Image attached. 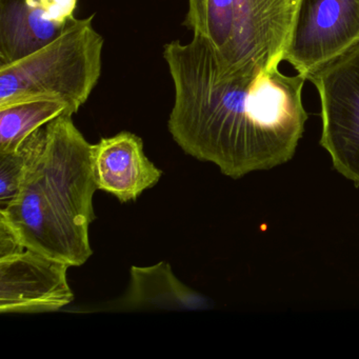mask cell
<instances>
[{
    "instance_id": "277c9868",
    "label": "cell",
    "mask_w": 359,
    "mask_h": 359,
    "mask_svg": "<svg viewBox=\"0 0 359 359\" xmlns=\"http://www.w3.org/2000/svg\"><path fill=\"white\" fill-rule=\"evenodd\" d=\"M297 5L298 0H228L231 41L219 64L222 74L254 77L278 68Z\"/></svg>"
},
{
    "instance_id": "8992f818",
    "label": "cell",
    "mask_w": 359,
    "mask_h": 359,
    "mask_svg": "<svg viewBox=\"0 0 359 359\" xmlns=\"http://www.w3.org/2000/svg\"><path fill=\"white\" fill-rule=\"evenodd\" d=\"M359 43V0H298L283 62L309 79Z\"/></svg>"
},
{
    "instance_id": "30bf717a",
    "label": "cell",
    "mask_w": 359,
    "mask_h": 359,
    "mask_svg": "<svg viewBox=\"0 0 359 359\" xmlns=\"http://www.w3.org/2000/svg\"><path fill=\"white\" fill-rule=\"evenodd\" d=\"M123 304L128 308L195 309L207 306L205 298L178 280L165 262L132 266Z\"/></svg>"
},
{
    "instance_id": "3957f363",
    "label": "cell",
    "mask_w": 359,
    "mask_h": 359,
    "mask_svg": "<svg viewBox=\"0 0 359 359\" xmlns=\"http://www.w3.org/2000/svg\"><path fill=\"white\" fill-rule=\"evenodd\" d=\"M94 16L77 18L62 35L36 51L0 65V108L55 100L73 116L88 102L102 70L104 37Z\"/></svg>"
},
{
    "instance_id": "9c48e42d",
    "label": "cell",
    "mask_w": 359,
    "mask_h": 359,
    "mask_svg": "<svg viewBox=\"0 0 359 359\" xmlns=\"http://www.w3.org/2000/svg\"><path fill=\"white\" fill-rule=\"evenodd\" d=\"M93 170L98 190L112 194L121 203L135 201L163 176V171L147 157L142 138L127 131L94 144Z\"/></svg>"
},
{
    "instance_id": "8fae6325",
    "label": "cell",
    "mask_w": 359,
    "mask_h": 359,
    "mask_svg": "<svg viewBox=\"0 0 359 359\" xmlns=\"http://www.w3.org/2000/svg\"><path fill=\"white\" fill-rule=\"evenodd\" d=\"M62 115H69L68 108L55 100H31L0 108V152L14 150L36 130Z\"/></svg>"
},
{
    "instance_id": "6da1fadb",
    "label": "cell",
    "mask_w": 359,
    "mask_h": 359,
    "mask_svg": "<svg viewBox=\"0 0 359 359\" xmlns=\"http://www.w3.org/2000/svg\"><path fill=\"white\" fill-rule=\"evenodd\" d=\"M174 85L168 128L190 156L239 180L293 158L308 121V79L278 68L254 77L222 74L213 48L195 35L163 48Z\"/></svg>"
},
{
    "instance_id": "52a82bcc",
    "label": "cell",
    "mask_w": 359,
    "mask_h": 359,
    "mask_svg": "<svg viewBox=\"0 0 359 359\" xmlns=\"http://www.w3.org/2000/svg\"><path fill=\"white\" fill-rule=\"evenodd\" d=\"M70 266L29 249L0 258V312L34 314L62 310L74 299L67 278Z\"/></svg>"
},
{
    "instance_id": "7a4b0ae2",
    "label": "cell",
    "mask_w": 359,
    "mask_h": 359,
    "mask_svg": "<svg viewBox=\"0 0 359 359\" xmlns=\"http://www.w3.org/2000/svg\"><path fill=\"white\" fill-rule=\"evenodd\" d=\"M47 144L15 198L0 210L26 249L81 266L91 257L89 226L98 190L93 147L62 115L46 126Z\"/></svg>"
},
{
    "instance_id": "7c38bea8",
    "label": "cell",
    "mask_w": 359,
    "mask_h": 359,
    "mask_svg": "<svg viewBox=\"0 0 359 359\" xmlns=\"http://www.w3.org/2000/svg\"><path fill=\"white\" fill-rule=\"evenodd\" d=\"M46 144L45 126L28 136L14 150L0 152V210L5 209L15 198L25 178L45 151Z\"/></svg>"
},
{
    "instance_id": "ba28073f",
    "label": "cell",
    "mask_w": 359,
    "mask_h": 359,
    "mask_svg": "<svg viewBox=\"0 0 359 359\" xmlns=\"http://www.w3.org/2000/svg\"><path fill=\"white\" fill-rule=\"evenodd\" d=\"M79 0H0V65L20 60L62 35Z\"/></svg>"
},
{
    "instance_id": "4fadbf2b",
    "label": "cell",
    "mask_w": 359,
    "mask_h": 359,
    "mask_svg": "<svg viewBox=\"0 0 359 359\" xmlns=\"http://www.w3.org/2000/svg\"><path fill=\"white\" fill-rule=\"evenodd\" d=\"M184 25L210 43L219 62L224 60L230 43L226 0H189Z\"/></svg>"
},
{
    "instance_id": "5bb4252c",
    "label": "cell",
    "mask_w": 359,
    "mask_h": 359,
    "mask_svg": "<svg viewBox=\"0 0 359 359\" xmlns=\"http://www.w3.org/2000/svg\"><path fill=\"white\" fill-rule=\"evenodd\" d=\"M26 250L13 230L0 220V258L22 253Z\"/></svg>"
},
{
    "instance_id": "5b68a950",
    "label": "cell",
    "mask_w": 359,
    "mask_h": 359,
    "mask_svg": "<svg viewBox=\"0 0 359 359\" xmlns=\"http://www.w3.org/2000/svg\"><path fill=\"white\" fill-rule=\"evenodd\" d=\"M308 81L320 100L321 147L336 171L359 187V43Z\"/></svg>"
}]
</instances>
